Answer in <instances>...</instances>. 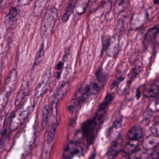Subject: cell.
I'll list each match as a JSON object with an SVG mask.
<instances>
[{
	"instance_id": "6da1fadb",
	"label": "cell",
	"mask_w": 159,
	"mask_h": 159,
	"mask_svg": "<svg viewBox=\"0 0 159 159\" xmlns=\"http://www.w3.org/2000/svg\"><path fill=\"white\" fill-rule=\"evenodd\" d=\"M100 87L92 76L87 77L82 84L78 88L74 97L67 106L70 112H74L83 104L95 98L100 92Z\"/></svg>"
},
{
	"instance_id": "7a4b0ae2",
	"label": "cell",
	"mask_w": 159,
	"mask_h": 159,
	"mask_svg": "<svg viewBox=\"0 0 159 159\" xmlns=\"http://www.w3.org/2000/svg\"><path fill=\"white\" fill-rule=\"evenodd\" d=\"M107 109L98 107L95 115L84 123L81 127V133L84 140L88 146L94 142L98 131L104 122Z\"/></svg>"
},
{
	"instance_id": "3957f363",
	"label": "cell",
	"mask_w": 159,
	"mask_h": 159,
	"mask_svg": "<svg viewBox=\"0 0 159 159\" xmlns=\"http://www.w3.org/2000/svg\"><path fill=\"white\" fill-rule=\"evenodd\" d=\"M58 17V11L55 7L47 10L43 18L41 25V36L42 38H48L52 31Z\"/></svg>"
},
{
	"instance_id": "277c9868",
	"label": "cell",
	"mask_w": 159,
	"mask_h": 159,
	"mask_svg": "<svg viewBox=\"0 0 159 159\" xmlns=\"http://www.w3.org/2000/svg\"><path fill=\"white\" fill-rule=\"evenodd\" d=\"M17 82V74L15 69L10 71L5 80L3 89L1 92V107L5 106L8 98L16 87Z\"/></svg>"
},
{
	"instance_id": "5b68a950",
	"label": "cell",
	"mask_w": 159,
	"mask_h": 159,
	"mask_svg": "<svg viewBox=\"0 0 159 159\" xmlns=\"http://www.w3.org/2000/svg\"><path fill=\"white\" fill-rule=\"evenodd\" d=\"M27 101L18 109L11 120L10 127L11 131L15 130L24 121L28 115L31 107L30 105H27Z\"/></svg>"
},
{
	"instance_id": "8992f818",
	"label": "cell",
	"mask_w": 159,
	"mask_h": 159,
	"mask_svg": "<svg viewBox=\"0 0 159 159\" xmlns=\"http://www.w3.org/2000/svg\"><path fill=\"white\" fill-rule=\"evenodd\" d=\"M51 74L52 70L51 68L46 69L43 74L41 79L35 89L34 93L35 98L38 99L44 94L48 88L51 79Z\"/></svg>"
},
{
	"instance_id": "52a82bcc",
	"label": "cell",
	"mask_w": 159,
	"mask_h": 159,
	"mask_svg": "<svg viewBox=\"0 0 159 159\" xmlns=\"http://www.w3.org/2000/svg\"><path fill=\"white\" fill-rule=\"evenodd\" d=\"M83 152V147L80 142L71 141L64 149L63 158L64 159H72L73 157L81 154Z\"/></svg>"
},
{
	"instance_id": "ba28073f",
	"label": "cell",
	"mask_w": 159,
	"mask_h": 159,
	"mask_svg": "<svg viewBox=\"0 0 159 159\" xmlns=\"http://www.w3.org/2000/svg\"><path fill=\"white\" fill-rule=\"evenodd\" d=\"M123 145V139L120 135L113 140L103 159H114L121 151Z\"/></svg>"
},
{
	"instance_id": "9c48e42d",
	"label": "cell",
	"mask_w": 159,
	"mask_h": 159,
	"mask_svg": "<svg viewBox=\"0 0 159 159\" xmlns=\"http://www.w3.org/2000/svg\"><path fill=\"white\" fill-rule=\"evenodd\" d=\"M143 94L145 97L153 98L159 94V80H155L151 83L147 84L143 91Z\"/></svg>"
},
{
	"instance_id": "30bf717a",
	"label": "cell",
	"mask_w": 159,
	"mask_h": 159,
	"mask_svg": "<svg viewBox=\"0 0 159 159\" xmlns=\"http://www.w3.org/2000/svg\"><path fill=\"white\" fill-rule=\"evenodd\" d=\"M159 34V26H155L148 30L144 40V45L145 48L148 49L155 43Z\"/></svg>"
},
{
	"instance_id": "8fae6325",
	"label": "cell",
	"mask_w": 159,
	"mask_h": 159,
	"mask_svg": "<svg viewBox=\"0 0 159 159\" xmlns=\"http://www.w3.org/2000/svg\"><path fill=\"white\" fill-rule=\"evenodd\" d=\"M159 144V137L151 135L147 136L142 142L144 149L148 151L155 149Z\"/></svg>"
},
{
	"instance_id": "7c38bea8",
	"label": "cell",
	"mask_w": 159,
	"mask_h": 159,
	"mask_svg": "<svg viewBox=\"0 0 159 159\" xmlns=\"http://www.w3.org/2000/svg\"><path fill=\"white\" fill-rule=\"evenodd\" d=\"M128 17V14L126 12H122L119 14L118 17V22L116 26V37L120 38L125 30L126 19Z\"/></svg>"
},
{
	"instance_id": "4fadbf2b",
	"label": "cell",
	"mask_w": 159,
	"mask_h": 159,
	"mask_svg": "<svg viewBox=\"0 0 159 159\" xmlns=\"http://www.w3.org/2000/svg\"><path fill=\"white\" fill-rule=\"evenodd\" d=\"M18 11L16 7H11L9 13L4 18V23L6 26L12 25L16 22L18 18Z\"/></svg>"
},
{
	"instance_id": "5bb4252c",
	"label": "cell",
	"mask_w": 159,
	"mask_h": 159,
	"mask_svg": "<svg viewBox=\"0 0 159 159\" xmlns=\"http://www.w3.org/2000/svg\"><path fill=\"white\" fill-rule=\"evenodd\" d=\"M143 133L140 126L135 125L128 131L127 137L128 140H139L143 137Z\"/></svg>"
},
{
	"instance_id": "9a60e30c",
	"label": "cell",
	"mask_w": 159,
	"mask_h": 159,
	"mask_svg": "<svg viewBox=\"0 0 159 159\" xmlns=\"http://www.w3.org/2000/svg\"><path fill=\"white\" fill-rule=\"evenodd\" d=\"M95 76L98 84H100V88H102L106 84L107 80V76L102 67H99L97 70Z\"/></svg>"
},
{
	"instance_id": "2e32d148",
	"label": "cell",
	"mask_w": 159,
	"mask_h": 159,
	"mask_svg": "<svg viewBox=\"0 0 159 159\" xmlns=\"http://www.w3.org/2000/svg\"><path fill=\"white\" fill-rule=\"evenodd\" d=\"M139 144V140H128L125 146L124 149V152L126 154L129 155H131L132 153L136 150V148L138 146Z\"/></svg>"
},
{
	"instance_id": "e0dca14e",
	"label": "cell",
	"mask_w": 159,
	"mask_h": 159,
	"mask_svg": "<svg viewBox=\"0 0 159 159\" xmlns=\"http://www.w3.org/2000/svg\"><path fill=\"white\" fill-rule=\"evenodd\" d=\"M75 8V2H70L68 4L65 12L62 16V21L64 23H66L69 19L70 17L73 13L74 9Z\"/></svg>"
},
{
	"instance_id": "ac0fdd59",
	"label": "cell",
	"mask_w": 159,
	"mask_h": 159,
	"mask_svg": "<svg viewBox=\"0 0 159 159\" xmlns=\"http://www.w3.org/2000/svg\"><path fill=\"white\" fill-rule=\"evenodd\" d=\"M112 38L109 36L106 35L102 39V48L100 51V57H102L105 52H107L110 46Z\"/></svg>"
},
{
	"instance_id": "d6986e66",
	"label": "cell",
	"mask_w": 159,
	"mask_h": 159,
	"mask_svg": "<svg viewBox=\"0 0 159 159\" xmlns=\"http://www.w3.org/2000/svg\"><path fill=\"white\" fill-rule=\"evenodd\" d=\"M44 43L43 42L41 44L39 49L38 50L35 57V61L33 64V68L36 67L37 66L39 65L40 63L41 62L43 58L44 55Z\"/></svg>"
},
{
	"instance_id": "ffe728a7",
	"label": "cell",
	"mask_w": 159,
	"mask_h": 159,
	"mask_svg": "<svg viewBox=\"0 0 159 159\" xmlns=\"http://www.w3.org/2000/svg\"><path fill=\"white\" fill-rule=\"evenodd\" d=\"M49 106L46 105L43 107L42 111V119L41 125L43 129L46 128L47 126L49 120Z\"/></svg>"
},
{
	"instance_id": "44dd1931",
	"label": "cell",
	"mask_w": 159,
	"mask_h": 159,
	"mask_svg": "<svg viewBox=\"0 0 159 159\" xmlns=\"http://www.w3.org/2000/svg\"><path fill=\"white\" fill-rule=\"evenodd\" d=\"M129 2L127 1H116L114 4V11L116 13H120L127 7Z\"/></svg>"
},
{
	"instance_id": "7402d4cb",
	"label": "cell",
	"mask_w": 159,
	"mask_h": 159,
	"mask_svg": "<svg viewBox=\"0 0 159 159\" xmlns=\"http://www.w3.org/2000/svg\"><path fill=\"white\" fill-rule=\"evenodd\" d=\"M142 69L140 66L136 67L131 70L128 75V81L127 84H130L133 80L136 78L142 72Z\"/></svg>"
},
{
	"instance_id": "603a6c76",
	"label": "cell",
	"mask_w": 159,
	"mask_h": 159,
	"mask_svg": "<svg viewBox=\"0 0 159 159\" xmlns=\"http://www.w3.org/2000/svg\"><path fill=\"white\" fill-rule=\"evenodd\" d=\"M59 124L58 122H56L50 128L48 133V136H47V142L49 144L52 143V141L53 140Z\"/></svg>"
},
{
	"instance_id": "cb8c5ba5",
	"label": "cell",
	"mask_w": 159,
	"mask_h": 159,
	"mask_svg": "<svg viewBox=\"0 0 159 159\" xmlns=\"http://www.w3.org/2000/svg\"><path fill=\"white\" fill-rule=\"evenodd\" d=\"M146 151V150L145 151L141 150H136L134 152L130 155L129 159H143L146 153H147L146 152H145Z\"/></svg>"
},
{
	"instance_id": "d4e9b609",
	"label": "cell",
	"mask_w": 159,
	"mask_h": 159,
	"mask_svg": "<svg viewBox=\"0 0 159 159\" xmlns=\"http://www.w3.org/2000/svg\"><path fill=\"white\" fill-rule=\"evenodd\" d=\"M125 78L123 76H120L116 77V79L109 86V88L111 90L114 89L119 86V84L124 80Z\"/></svg>"
},
{
	"instance_id": "484cf974",
	"label": "cell",
	"mask_w": 159,
	"mask_h": 159,
	"mask_svg": "<svg viewBox=\"0 0 159 159\" xmlns=\"http://www.w3.org/2000/svg\"><path fill=\"white\" fill-rule=\"evenodd\" d=\"M150 131L151 135L155 136H159V121L152 126Z\"/></svg>"
},
{
	"instance_id": "4316f807",
	"label": "cell",
	"mask_w": 159,
	"mask_h": 159,
	"mask_svg": "<svg viewBox=\"0 0 159 159\" xmlns=\"http://www.w3.org/2000/svg\"><path fill=\"white\" fill-rule=\"evenodd\" d=\"M122 122V117H119L117 118L113 122L112 125V126L111 127V130L113 129H117L120 128Z\"/></svg>"
},
{
	"instance_id": "83f0119b",
	"label": "cell",
	"mask_w": 159,
	"mask_h": 159,
	"mask_svg": "<svg viewBox=\"0 0 159 159\" xmlns=\"http://www.w3.org/2000/svg\"><path fill=\"white\" fill-rule=\"evenodd\" d=\"M64 66V62L62 61H59L56 66V69L57 70L59 71H61L62 72V69Z\"/></svg>"
},
{
	"instance_id": "f1b7e54d",
	"label": "cell",
	"mask_w": 159,
	"mask_h": 159,
	"mask_svg": "<svg viewBox=\"0 0 159 159\" xmlns=\"http://www.w3.org/2000/svg\"><path fill=\"white\" fill-rule=\"evenodd\" d=\"M155 107L156 110L159 111V94L156 97L155 100Z\"/></svg>"
},
{
	"instance_id": "f546056e",
	"label": "cell",
	"mask_w": 159,
	"mask_h": 159,
	"mask_svg": "<svg viewBox=\"0 0 159 159\" xmlns=\"http://www.w3.org/2000/svg\"><path fill=\"white\" fill-rule=\"evenodd\" d=\"M140 90H139V88H138L137 90L136 91V98H137V100H138L140 97Z\"/></svg>"
},
{
	"instance_id": "4dcf8cb0",
	"label": "cell",
	"mask_w": 159,
	"mask_h": 159,
	"mask_svg": "<svg viewBox=\"0 0 159 159\" xmlns=\"http://www.w3.org/2000/svg\"><path fill=\"white\" fill-rule=\"evenodd\" d=\"M96 157V153L95 152H93L92 154H91V156H90L89 159H94Z\"/></svg>"
},
{
	"instance_id": "1f68e13d",
	"label": "cell",
	"mask_w": 159,
	"mask_h": 159,
	"mask_svg": "<svg viewBox=\"0 0 159 159\" xmlns=\"http://www.w3.org/2000/svg\"><path fill=\"white\" fill-rule=\"evenodd\" d=\"M153 3L155 5H158L159 6V0H154L153 1Z\"/></svg>"
}]
</instances>
